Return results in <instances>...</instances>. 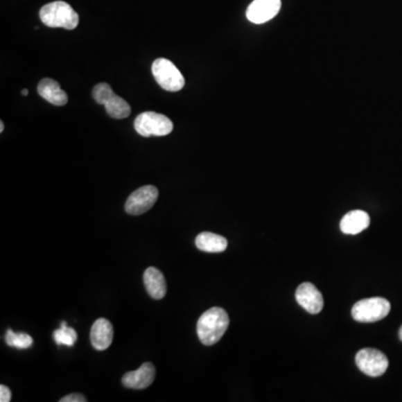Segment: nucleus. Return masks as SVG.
Here are the masks:
<instances>
[{
	"label": "nucleus",
	"instance_id": "obj_1",
	"mask_svg": "<svg viewBox=\"0 0 402 402\" xmlns=\"http://www.w3.org/2000/svg\"><path fill=\"white\" fill-rule=\"evenodd\" d=\"M229 326V316L221 308H211L199 317L197 333L204 345H213L220 341Z\"/></svg>",
	"mask_w": 402,
	"mask_h": 402
},
{
	"label": "nucleus",
	"instance_id": "obj_2",
	"mask_svg": "<svg viewBox=\"0 0 402 402\" xmlns=\"http://www.w3.org/2000/svg\"><path fill=\"white\" fill-rule=\"evenodd\" d=\"M40 20L51 28H65L69 30L76 28L80 21L78 12L65 1L49 3L40 12Z\"/></svg>",
	"mask_w": 402,
	"mask_h": 402
},
{
	"label": "nucleus",
	"instance_id": "obj_3",
	"mask_svg": "<svg viewBox=\"0 0 402 402\" xmlns=\"http://www.w3.org/2000/svg\"><path fill=\"white\" fill-rule=\"evenodd\" d=\"M93 98L98 104L105 107L107 114L111 118L121 120L128 118L131 114V107L127 101L115 94L107 83L98 84L93 89Z\"/></svg>",
	"mask_w": 402,
	"mask_h": 402
},
{
	"label": "nucleus",
	"instance_id": "obj_4",
	"mask_svg": "<svg viewBox=\"0 0 402 402\" xmlns=\"http://www.w3.org/2000/svg\"><path fill=\"white\" fill-rule=\"evenodd\" d=\"M134 129L144 138L164 137L173 132V124L166 115L155 112H143L135 119Z\"/></svg>",
	"mask_w": 402,
	"mask_h": 402
},
{
	"label": "nucleus",
	"instance_id": "obj_5",
	"mask_svg": "<svg viewBox=\"0 0 402 402\" xmlns=\"http://www.w3.org/2000/svg\"><path fill=\"white\" fill-rule=\"evenodd\" d=\"M391 304L383 297L361 299L352 308V316L361 323H372L385 319L390 313Z\"/></svg>",
	"mask_w": 402,
	"mask_h": 402
},
{
	"label": "nucleus",
	"instance_id": "obj_6",
	"mask_svg": "<svg viewBox=\"0 0 402 402\" xmlns=\"http://www.w3.org/2000/svg\"><path fill=\"white\" fill-rule=\"evenodd\" d=\"M152 74L157 83L169 92H178L186 84L184 75L167 58H158L153 62Z\"/></svg>",
	"mask_w": 402,
	"mask_h": 402
},
{
	"label": "nucleus",
	"instance_id": "obj_7",
	"mask_svg": "<svg viewBox=\"0 0 402 402\" xmlns=\"http://www.w3.org/2000/svg\"><path fill=\"white\" fill-rule=\"evenodd\" d=\"M358 368L369 376H382L389 367V360L381 351L376 349H362L356 356Z\"/></svg>",
	"mask_w": 402,
	"mask_h": 402
},
{
	"label": "nucleus",
	"instance_id": "obj_8",
	"mask_svg": "<svg viewBox=\"0 0 402 402\" xmlns=\"http://www.w3.org/2000/svg\"><path fill=\"white\" fill-rule=\"evenodd\" d=\"M159 191L153 186H144L130 195L125 204V211L129 215L139 216L147 213L158 200Z\"/></svg>",
	"mask_w": 402,
	"mask_h": 402
},
{
	"label": "nucleus",
	"instance_id": "obj_9",
	"mask_svg": "<svg viewBox=\"0 0 402 402\" xmlns=\"http://www.w3.org/2000/svg\"><path fill=\"white\" fill-rule=\"evenodd\" d=\"M281 6V0H254L248 7L246 16L254 24L268 23L279 14Z\"/></svg>",
	"mask_w": 402,
	"mask_h": 402
},
{
	"label": "nucleus",
	"instance_id": "obj_10",
	"mask_svg": "<svg viewBox=\"0 0 402 402\" xmlns=\"http://www.w3.org/2000/svg\"><path fill=\"white\" fill-rule=\"evenodd\" d=\"M295 299L308 313L317 314L324 305L321 292L311 283H303L296 290Z\"/></svg>",
	"mask_w": 402,
	"mask_h": 402
},
{
	"label": "nucleus",
	"instance_id": "obj_11",
	"mask_svg": "<svg viewBox=\"0 0 402 402\" xmlns=\"http://www.w3.org/2000/svg\"><path fill=\"white\" fill-rule=\"evenodd\" d=\"M155 378V368L152 363L146 362L138 370L131 371L124 374L122 383L124 387L135 390H142L152 385Z\"/></svg>",
	"mask_w": 402,
	"mask_h": 402
},
{
	"label": "nucleus",
	"instance_id": "obj_12",
	"mask_svg": "<svg viewBox=\"0 0 402 402\" xmlns=\"http://www.w3.org/2000/svg\"><path fill=\"white\" fill-rule=\"evenodd\" d=\"M113 334L114 331L111 322L103 317L96 320L91 329V342L93 348L98 351L107 350L110 345L112 344Z\"/></svg>",
	"mask_w": 402,
	"mask_h": 402
},
{
	"label": "nucleus",
	"instance_id": "obj_13",
	"mask_svg": "<svg viewBox=\"0 0 402 402\" xmlns=\"http://www.w3.org/2000/svg\"><path fill=\"white\" fill-rule=\"evenodd\" d=\"M370 225V217L363 210H352L342 218L340 228L347 235H358Z\"/></svg>",
	"mask_w": 402,
	"mask_h": 402
},
{
	"label": "nucleus",
	"instance_id": "obj_14",
	"mask_svg": "<svg viewBox=\"0 0 402 402\" xmlns=\"http://www.w3.org/2000/svg\"><path fill=\"white\" fill-rule=\"evenodd\" d=\"M37 91L42 98L58 107H63L69 102L67 92L60 89V84L52 78H44L40 80Z\"/></svg>",
	"mask_w": 402,
	"mask_h": 402
},
{
	"label": "nucleus",
	"instance_id": "obj_15",
	"mask_svg": "<svg viewBox=\"0 0 402 402\" xmlns=\"http://www.w3.org/2000/svg\"><path fill=\"white\" fill-rule=\"evenodd\" d=\"M143 281L148 293L152 299H162L167 294V281L158 268H148L144 272Z\"/></svg>",
	"mask_w": 402,
	"mask_h": 402
},
{
	"label": "nucleus",
	"instance_id": "obj_16",
	"mask_svg": "<svg viewBox=\"0 0 402 402\" xmlns=\"http://www.w3.org/2000/svg\"><path fill=\"white\" fill-rule=\"evenodd\" d=\"M195 246L206 253H222L228 246L227 239L213 233H201L195 238Z\"/></svg>",
	"mask_w": 402,
	"mask_h": 402
},
{
	"label": "nucleus",
	"instance_id": "obj_17",
	"mask_svg": "<svg viewBox=\"0 0 402 402\" xmlns=\"http://www.w3.org/2000/svg\"><path fill=\"white\" fill-rule=\"evenodd\" d=\"M53 338L58 345H67L73 347L75 342L78 341V333L74 329L69 328L65 322H62L60 329L55 331Z\"/></svg>",
	"mask_w": 402,
	"mask_h": 402
},
{
	"label": "nucleus",
	"instance_id": "obj_18",
	"mask_svg": "<svg viewBox=\"0 0 402 402\" xmlns=\"http://www.w3.org/2000/svg\"><path fill=\"white\" fill-rule=\"evenodd\" d=\"M6 342L9 347L17 349H28L33 345L32 336L26 333H15L14 331L8 330L6 333Z\"/></svg>",
	"mask_w": 402,
	"mask_h": 402
},
{
	"label": "nucleus",
	"instance_id": "obj_19",
	"mask_svg": "<svg viewBox=\"0 0 402 402\" xmlns=\"http://www.w3.org/2000/svg\"><path fill=\"white\" fill-rule=\"evenodd\" d=\"M60 402H87V398L82 394H73L64 396L60 400Z\"/></svg>",
	"mask_w": 402,
	"mask_h": 402
},
{
	"label": "nucleus",
	"instance_id": "obj_20",
	"mask_svg": "<svg viewBox=\"0 0 402 402\" xmlns=\"http://www.w3.org/2000/svg\"><path fill=\"white\" fill-rule=\"evenodd\" d=\"M12 399V394H10V390H9L8 387L6 385H0V401L1 402H8Z\"/></svg>",
	"mask_w": 402,
	"mask_h": 402
},
{
	"label": "nucleus",
	"instance_id": "obj_21",
	"mask_svg": "<svg viewBox=\"0 0 402 402\" xmlns=\"http://www.w3.org/2000/svg\"><path fill=\"white\" fill-rule=\"evenodd\" d=\"M21 95L27 96V95H28V89H23V91H21Z\"/></svg>",
	"mask_w": 402,
	"mask_h": 402
},
{
	"label": "nucleus",
	"instance_id": "obj_22",
	"mask_svg": "<svg viewBox=\"0 0 402 402\" xmlns=\"http://www.w3.org/2000/svg\"><path fill=\"white\" fill-rule=\"evenodd\" d=\"M3 129H5V125H3V122H1V123H0V132L3 133Z\"/></svg>",
	"mask_w": 402,
	"mask_h": 402
},
{
	"label": "nucleus",
	"instance_id": "obj_23",
	"mask_svg": "<svg viewBox=\"0 0 402 402\" xmlns=\"http://www.w3.org/2000/svg\"><path fill=\"white\" fill-rule=\"evenodd\" d=\"M399 338H400V340H401V341H402V326H401V328H400Z\"/></svg>",
	"mask_w": 402,
	"mask_h": 402
}]
</instances>
